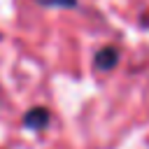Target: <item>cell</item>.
Here are the masks:
<instances>
[{"instance_id":"1","label":"cell","mask_w":149,"mask_h":149,"mask_svg":"<svg viewBox=\"0 0 149 149\" xmlns=\"http://www.w3.org/2000/svg\"><path fill=\"white\" fill-rule=\"evenodd\" d=\"M23 123H26L28 128H33V130H42V128H47V123H49V112H47L44 107H35V109H30V112L26 114Z\"/></svg>"},{"instance_id":"2","label":"cell","mask_w":149,"mask_h":149,"mask_svg":"<svg viewBox=\"0 0 149 149\" xmlns=\"http://www.w3.org/2000/svg\"><path fill=\"white\" fill-rule=\"evenodd\" d=\"M116 61H119V51L114 47H105L95 54V68L98 70H112L116 65Z\"/></svg>"},{"instance_id":"3","label":"cell","mask_w":149,"mask_h":149,"mask_svg":"<svg viewBox=\"0 0 149 149\" xmlns=\"http://www.w3.org/2000/svg\"><path fill=\"white\" fill-rule=\"evenodd\" d=\"M40 5H47V7H74L77 0H37Z\"/></svg>"}]
</instances>
